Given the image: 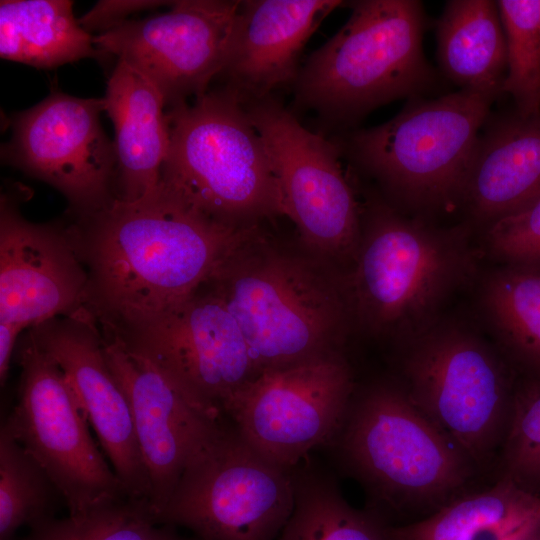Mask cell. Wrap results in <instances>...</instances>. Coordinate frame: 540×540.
Returning <instances> with one entry per match:
<instances>
[{
  "mask_svg": "<svg viewBox=\"0 0 540 540\" xmlns=\"http://www.w3.org/2000/svg\"><path fill=\"white\" fill-rule=\"evenodd\" d=\"M85 264L88 309L128 332L200 290L235 248L261 232L218 222L158 185L144 198L81 216L72 229Z\"/></svg>",
  "mask_w": 540,
  "mask_h": 540,
  "instance_id": "cell-1",
  "label": "cell"
},
{
  "mask_svg": "<svg viewBox=\"0 0 540 540\" xmlns=\"http://www.w3.org/2000/svg\"><path fill=\"white\" fill-rule=\"evenodd\" d=\"M472 232L467 221L440 226L386 200L369 202L356 258L343 273L353 325L400 345L430 328L477 276Z\"/></svg>",
  "mask_w": 540,
  "mask_h": 540,
  "instance_id": "cell-2",
  "label": "cell"
},
{
  "mask_svg": "<svg viewBox=\"0 0 540 540\" xmlns=\"http://www.w3.org/2000/svg\"><path fill=\"white\" fill-rule=\"evenodd\" d=\"M204 286L238 323L259 372L341 351L353 326L343 274L271 245L261 232Z\"/></svg>",
  "mask_w": 540,
  "mask_h": 540,
  "instance_id": "cell-3",
  "label": "cell"
},
{
  "mask_svg": "<svg viewBox=\"0 0 540 540\" xmlns=\"http://www.w3.org/2000/svg\"><path fill=\"white\" fill-rule=\"evenodd\" d=\"M495 97L466 89L412 97L391 120L350 133L345 154L400 212L431 220L461 208L480 131Z\"/></svg>",
  "mask_w": 540,
  "mask_h": 540,
  "instance_id": "cell-4",
  "label": "cell"
},
{
  "mask_svg": "<svg viewBox=\"0 0 540 540\" xmlns=\"http://www.w3.org/2000/svg\"><path fill=\"white\" fill-rule=\"evenodd\" d=\"M341 29L315 50L295 81V103L349 126L403 97H423L437 75L423 51L421 1L360 0Z\"/></svg>",
  "mask_w": 540,
  "mask_h": 540,
  "instance_id": "cell-5",
  "label": "cell"
},
{
  "mask_svg": "<svg viewBox=\"0 0 540 540\" xmlns=\"http://www.w3.org/2000/svg\"><path fill=\"white\" fill-rule=\"evenodd\" d=\"M169 148L159 185L226 225L284 215L278 181L244 104L229 88L166 112Z\"/></svg>",
  "mask_w": 540,
  "mask_h": 540,
  "instance_id": "cell-6",
  "label": "cell"
},
{
  "mask_svg": "<svg viewBox=\"0 0 540 540\" xmlns=\"http://www.w3.org/2000/svg\"><path fill=\"white\" fill-rule=\"evenodd\" d=\"M401 346L411 400L469 460L486 461L509 422L515 369L495 343L445 316Z\"/></svg>",
  "mask_w": 540,
  "mask_h": 540,
  "instance_id": "cell-7",
  "label": "cell"
},
{
  "mask_svg": "<svg viewBox=\"0 0 540 540\" xmlns=\"http://www.w3.org/2000/svg\"><path fill=\"white\" fill-rule=\"evenodd\" d=\"M333 442L345 466L394 508L440 503L470 474V460L402 384L378 383L351 401Z\"/></svg>",
  "mask_w": 540,
  "mask_h": 540,
  "instance_id": "cell-8",
  "label": "cell"
},
{
  "mask_svg": "<svg viewBox=\"0 0 540 540\" xmlns=\"http://www.w3.org/2000/svg\"><path fill=\"white\" fill-rule=\"evenodd\" d=\"M294 505L293 469L263 457L226 419L191 457L157 520L200 540H278Z\"/></svg>",
  "mask_w": 540,
  "mask_h": 540,
  "instance_id": "cell-9",
  "label": "cell"
},
{
  "mask_svg": "<svg viewBox=\"0 0 540 540\" xmlns=\"http://www.w3.org/2000/svg\"><path fill=\"white\" fill-rule=\"evenodd\" d=\"M18 362V398L2 428L45 470L68 514L129 495L92 438L61 370L31 330L22 340Z\"/></svg>",
  "mask_w": 540,
  "mask_h": 540,
  "instance_id": "cell-10",
  "label": "cell"
},
{
  "mask_svg": "<svg viewBox=\"0 0 540 540\" xmlns=\"http://www.w3.org/2000/svg\"><path fill=\"white\" fill-rule=\"evenodd\" d=\"M243 104L265 145L284 215L317 255L350 268L361 241V209L343 173L339 146L307 130L270 95Z\"/></svg>",
  "mask_w": 540,
  "mask_h": 540,
  "instance_id": "cell-11",
  "label": "cell"
},
{
  "mask_svg": "<svg viewBox=\"0 0 540 540\" xmlns=\"http://www.w3.org/2000/svg\"><path fill=\"white\" fill-rule=\"evenodd\" d=\"M352 392L350 366L338 351L263 370L233 397L224 415L263 457L293 469L312 449L331 443Z\"/></svg>",
  "mask_w": 540,
  "mask_h": 540,
  "instance_id": "cell-12",
  "label": "cell"
},
{
  "mask_svg": "<svg viewBox=\"0 0 540 540\" xmlns=\"http://www.w3.org/2000/svg\"><path fill=\"white\" fill-rule=\"evenodd\" d=\"M116 331L217 421L226 419V406L260 373L238 323L205 286L157 320Z\"/></svg>",
  "mask_w": 540,
  "mask_h": 540,
  "instance_id": "cell-13",
  "label": "cell"
},
{
  "mask_svg": "<svg viewBox=\"0 0 540 540\" xmlns=\"http://www.w3.org/2000/svg\"><path fill=\"white\" fill-rule=\"evenodd\" d=\"M103 98H79L52 89L35 106L11 120L12 136L1 157L60 191L80 214L115 199L116 153L100 113Z\"/></svg>",
  "mask_w": 540,
  "mask_h": 540,
  "instance_id": "cell-14",
  "label": "cell"
},
{
  "mask_svg": "<svg viewBox=\"0 0 540 540\" xmlns=\"http://www.w3.org/2000/svg\"><path fill=\"white\" fill-rule=\"evenodd\" d=\"M241 1L179 0L171 9L142 20H126L93 36L106 56L114 55L144 74L168 108L207 92L222 73Z\"/></svg>",
  "mask_w": 540,
  "mask_h": 540,
  "instance_id": "cell-15",
  "label": "cell"
},
{
  "mask_svg": "<svg viewBox=\"0 0 540 540\" xmlns=\"http://www.w3.org/2000/svg\"><path fill=\"white\" fill-rule=\"evenodd\" d=\"M99 328L107 362L130 406L157 518L191 457L226 419L217 421L199 410L115 329Z\"/></svg>",
  "mask_w": 540,
  "mask_h": 540,
  "instance_id": "cell-16",
  "label": "cell"
},
{
  "mask_svg": "<svg viewBox=\"0 0 540 540\" xmlns=\"http://www.w3.org/2000/svg\"><path fill=\"white\" fill-rule=\"evenodd\" d=\"M89 280L72 230L26 220L0 206V322L34 328L88 309Z\"/></svg>",
  "mask_w": 540,
  "mask_h": 540,
  "instance_id": "cell-17",
  "label": "cell"
},
{
  "mask_svg": "<svg viewBox=\"0 0 540 540\" xmlns=\"http://www.w3.org/2000/svg\"><path fill=\"white\" fill-rule=\"evenodd\" d=\"M71 388L114 472L132 497L149 501L150 485L127 397L107 362L90 311L31 328Z\"/></svg>",
  "mask_w": 540,
  "mask_h": 540,
  "instance_id": "cell-18",
  "label": "cell"
},
{
  "mask_svg": "<svg viewBox=\"0 0 540 540\" xmlns=\"http://www.w3.org/2000/svg\"><path fill=\"white\" fill-rule=\"evenodd\" d=\"M340 0L241 1L225 67V87L242 103L295 83L301 52Z\"/></svg>",
  "mask_w": 540,
  "mask_h": 540,
  "instance_id": "cell-19",
  "label": "cell"
},
{
  "mask_svg": "<svg viewBox=\"0 0 540 540\" xmlns=\"http://www.w3.org/2000/svg\"><path fill=\"white\" fill-rule=\"evenodd\" d=\"M482 128L461 209L483 231L540 198V115H489Z\"/></svg>",
  "mask_w": 540,
  "mask_h": 540,
  "instance_id": "cell-20",
  "label": "cell"
},
{
  "mask_svg": "<svg viewBox=\"0 0 540 540\" xmlns=\"http://www.w3.org/2000/svg\"><path fill=\"white\" fill-rule=\"evenodd\" d=\"M103 99L115 131V198L134 202L159 185L169 148L165 100L144 74L120 60Z\"/></svg>",
  "mask_w": 540,
  "mask_h": 540,
  "instance_id": "cell-21",
  "label": "cell"
},
{
  "mask_svg": "<svg viewBox=\"0 0 540 540\" xmlns=\"http://www.w3.org/2000/svg\"><path fill=\"white\" fill-rule=\"evenodd\" d=\"M444 75L460 89L497 98L507 74V46L496 1H447L436 26Z\"/></svg>",
  "mask_w": 540,
  "mask_h": 540,
  "instance_id": "cell-22",
  "label": "cell"
},
{
  "mask_svg": "<svg viewBox=\"0 0 540 540\" xmlns=\"http://www.w3.org/2000/svg\"><path fill=\"white\" fill-rule=\"evenodd\" d=\"M540 526V496L504 477L491 489L461 497L430 516L388 526L391 540H516Z\"/></svg>",
  "mask_w": 540,
  "mask_h": 540,
  "instance_id": "cell-23",
  "label": "cell"
},
{
  "mask_svg": "<svg viewBox=\"0 0 540 540\" xmlns=\"http://www.w3.org/2000/svg\"><path fill=\"white\" fill-rule=\"evenodd\" d=\"M69 0H2L0 56L41 69L107 57L73 15Z\"/></svg>",
  "mask_w": 540,
  "mask_h": 540,
  "instance_id": "cell-24",
  "label": "cell"
},
{
  "mask_svg": "<svg viewBox=\"0 0 540 540\" xmlns=\"http://www.w3.org/2000/svg\"><path fill=\"white\" fill-rule=\"evenodd\" d=\"M478 293L501 353L517 373L540 375V267L498 264L482 277Z\"/></svg>",
  "mask_w": 540,
  "mask_h": 540,
  "instance_id": "cell-25",
  "label": "cell"
},
{
  "mask_svg": "<svg viewBox=\"0 0 540 540\" xmlns=\"http://www.w3.org/2000/svg\"><path fill=\"white\" fill-rule=\"evenodd\" d=\"M293 477L295 505L278 540H391L388 526L353 508L308 457L293 468Z\"/></svg>",
  "mask_w": 540,
  "mask_h": 540,
  "instance_id": "cell-26",
  "label": "cell"
},
{
  "mask_svg": "<svg viewBox=\"0 0 540 540\" xmlns=\"http://www.w3.org/2000/svg\"><path fill=\"white\" fill-rule=\"evenodd\" d=\"M21 540H200L160 523L147 499L124 495L31 528Z\"/></svg>",
  "mask_w": 540,
  "mask_h": 540,
  "instance_id": "cell-27",
  "label": "cell"
},
{
  "mask_svg": "<svg viewBox=\"0 0 540 540\" xmlns=\"http://www.w3.org/2000/svg\"><path fill=\"white\" fill-rule=\"evenodd\" d=\"M59 496L41 465L1 427L0 540H15L21 527L31 529L55 518Z\"/></svg>",
  "mask_w": 540,
  "mask_h": 540,
  "instance_id": "cell-28",
  "label": "cell"
},
{
  "mask_svg": "<svg viewBox=\"0 0 540 540\" xmlns=\"http://www.w3.org/2000/svg\"><path fill=\"white\" fill-rule=\"evenodd\" d=\"M507 46L509 94L521 117L540 115V0L496 1Z\"/></svg>",
  "mask_w": 540,
  "mask_h": 540,
  "instance_id": "cell-29",
  "label": "cell"
},
{
  "mask_svg": "<svg viewBox=\"0 0 540 540\" xmlns=\"http://www.w3.org/2000/svg\"><path fill=\"white\" fill-rule=\"evenodd\" d=\"M503 462L504 477L535 494L540 488V375L516 382Z\"/></svg>",
  "mask_w": 540,
  "mask_h": 540,
  "instance_id": "cell-30",
  "label": "cell"
},
{
  "mask_svg": "<svg viewBox=\"0 0 540 540\" xmlns=\"http://www.w3.org/2000/svg\"><path fill=\"white\" fill-rule=\"evenodd\" d=\"M482 248L498 264L540 267V198L485 228Z\"/></svg>",
  "mask_w": 540,
  "mask_h": 540,
  "instance_id": "cell-31",
  "label": "cell"
},
{
  "mask_svg": "<svg viewBox=\"0 0 540 540\" xmlns=\"http://www.w3.org/2000/svg\"><path fill=\"white\" fill-rule=\"evenodd\" d=\"M165 3L167 2L150 0H102L97 2L78 21L82 28L90 34L93 31L104 33L125 22L127 16L132 13L157 7Z\"/></svg>",
  "mask_w": 540,
  "mask_h": 540,
  "instance_id": "cell-32",
  "label": "cell"
},
{
  "mask_svg": "<svg viewBox=\"0 0 540 540\" xmlns=\"http://www.w3.org/2000/svg\"><path fill=\"white\" fill-rule=\"evenodd\" d=\"M24 327L14 323L0 322V382L7 379L13 352Z\"/></svg>",
  "mask_w": 540,
  "mask_h": 540,
  "instance_id": "cell-33",
  "label": "cell"
},
{
  "mask_svg": "<svg viewBox=\"0 0 540 540\" xmlns=\"http://www.w3.org/2000/svg\"><path fill=\"white\" fill-rule=\"evenodd\" d=\"M516 540H540V526L533 528Z\"/></svg>",
  "mask_w": 540,
  "mask_h": 540,
  "instance_id": "cell-34",
  "label": "cell"
}]
</instances>
